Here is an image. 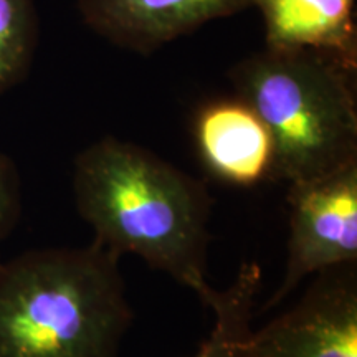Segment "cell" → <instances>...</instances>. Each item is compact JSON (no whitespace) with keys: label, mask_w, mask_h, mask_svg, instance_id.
Segmentation results:
<instances>
[{"label":"cell","mask_w":357,"mask_h":357,"mask_svg":"<svg viewBox=\"0 0 357 357\" xmlns=\"http://www.w3.org/2000/svg\"><path fill=\"white\" fill-rule=\"evenodd\" d=\"M77 211L93 242L113 255H136L205 300L212 199L202 181L146 147L106 136L73 164Z\"/></svg>","instance_id":"cell-1"},{"label":"cell","mask_w":357,"mask_h":357,"mask_svg":"<svg viewBox=\"0 0 357 357\" xmlns=\"http://www.w3.org/2000/svg\"><path fill=\"white\" fill-rule=\"evenodd\" d=\"M131 323L119 257L95 242L0 261V357H118Z\"/></svg>","instance_id":"cell-2"},{"label":"cell","mask_w":357,"mask_h":357,"mask_svg":"<svg viewBox=\"0 0 357 357\" xmlns=\"http://www.w3.org/2000/svg\"><path fill=\"white\" fill-rule=\"evenodd\" d=\"M356 70L331 53L266 47L231 66L235 95L273 139V181L296 184L357 162Z\"/></svg>","instance_id":"cell-3"},{"label":"cell","mask_w":357,"mask_h":357,"mask_svg":"<svg viewBox=\"0 0 357 357\" xmlns=\"http://www.w3.org/2000/svg\"><path fill=\"white\" fill-rule=\"evenodd\" d=\"M288 189L287 270L261 312L287 300L307 276L357 263V162Z\"/></svg>","instance_id":"cell-4"},{"label":"cell","mask_w":357,"mask_h":357,"mask_svg":"<svg viewBox=\"0 0 357 357\" xmlns=\"http://www.w3.org/2000/svg\"><path fill=\"white\" fill-rule=\"evenodd\" d=\"M314 276L298 305L247 334L238 357H357V263Z\"/></svg>","instance_id":"cell-5"},{"label":"cell","mask_w":357,"mask_h":357,"mask_svg":"<svg viewBox=\"0 0 357 357\" xmlns=\"http://www.w3.org/2000/svg\"><path fill=\"white\" fill-rule=\"evenodd\" d=\"M252 6L253 0H78V12L98 37L124 50L151 55Z\"/></svg>","instance_id":"cell-6"},{"label":"cell","mask_w":357,"mask_h":357,"mask_svg":"<svg viewBox=\"0 0 357 357\" xmlns=\"http://www.w3.org/2000/svg\"><path fill=\"white\" fill-rule=\"evenodd\" d=\"M194 139L204 166L240 187L273 181L275 146L266 124L242 98L205 102L194 118Z\"/></svg>","instance_id":"cell-7"},{"label":"cell","mask_w":357,"mask_h":357,"mask_svg":"<svg viewBox=\"0 0 357 357\" xmlns=\"http://www.w3.org/2000/svg\"><path fill=\"white\" fill-rule=\"evenodd\" d=\"M356 0H253L271 50L331 53L357 65Z\"/></svg>","instance_id":"cell-8"},{"label":"cell","mask_w":357,"mask_h":357,"mask_svg":"<svg viewBox=\"0 0 357 357\" xmlns=\"http://www.w3.org/2000/svg\"><path fill=\"white\" fill-rule=\"evenodd\" d=\"M261 284V268L255 261L240 266L227 289H212L204 303L213 312V326L195 354L189 357H238L243 339L252 331L253 307Z\"/></svg>","instance_id":"cell-9"},{"label":"cell","mask_w":357,"mask_h":357,"mask_svg":"<svg viewBox=\"0 0 357 357\" xmlns=\"http://www.w3.org/2000/svg\"><path fill=\"white\" fill-rule=\"evenodd\" d=\"M37 42L35 0H0V95L26 77Z\"/></svg>","instance_id":"cell-10"},{"label":"cell","mask_w":357,"mask_h":357,"mask_svg":"<svg viewBox=\"0 0 357 357\" xmlns=\"http://www.w3.org/2000/svg\"><path fill=\"white\" fill-rule=\"evenodd\" d=\"M20 215V177L15 164L0 153V245L10 235Z\"/></svg>","instance_id":"cell-11"}]
</instances>
